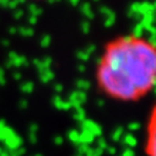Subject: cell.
<instances>
[{
  "instance_id": "1",
  "label": "cell",
  "mask_w": 156,
  "mask_h": 156,
  "mask_svg": "<svg viewBox=\"0 0 156 156\" xmlns=\"http://www.w3.org/2000/svg\"><path fill=\"white\" fill-rule=\"evenodd\" d=\"M101 92L118 102H138L156 86V42L129 33L108 41L96 66Z\"/></svg>"
},
{
  "instance_id": "2",
  "label": "cell",
  "mask_w": 156,
  "mask_h": 156,
  "mask_svg": "<svg viewBox=\"0 0 156 156\" xmlns=\"http://www.w3.org/2000/svg\"><path fill=\"white\" fill-rule=\"evenodd\" d=\"M145 152L146 156H156V103L151 108L146 124Z\"/></svg>"
}]
</instances>
